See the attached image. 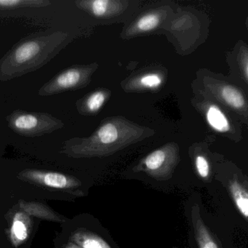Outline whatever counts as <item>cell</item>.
Instances as JSON below:
<instances>
[{
	"label": "cell",
	"mask_w": 248,
	"mask_h": 248,
	"mask_svg": "<svg viewBox=\"0 0 248 248\" xmlns=\"http://www.w3.org/2000/svg\"><path fill=\"white\" fill-rule=\"evenodd\" d=\"M65 237L81 248H119L100 221L88 214H79L68 219Z\"/></svg>",
	"instance_id": "cell-1"
},
{
	"label": "cell",
	"mask_w": 248,
	"mask_h": 248,
	"mask_svg": "<svg viewBox=\"0 0 248 248\" xmlns=\"http://www.w3.org/2000/svg\"><path fill=\"white\" fill-rule=\"evenodd\" d=\"M20 178L46 189L61 192L68 199L87 196L93 181H85L77 176L60 172L27 170L22 172Z\"/></svg>",
	"instance_id": "cell-2"
},
{
	"label": "cell",
	"mask_w": 248,
	"mask_h": 248,
	"mask_svg": "<svg viewBox=\"0 0 248 248\" xmlns=\"http://www.w3.org/2000/svg\"><path fill=\"white\" fill-rule=\"evenodd\" d=\"M176 160L163 149H157L147 156L134 173H142L144 182L158 189H169L173 186L171 179Z\"/></svg>",
	"instance_id": "cell-3"
},
{
	"label": "cell",
	"mask_w": 248,
	"mask_h": 248,
	"mask_svg": "<svg viewBox=\"0 0 248 248\" xmlns=\"http://www.w3.org/2000/svg\"><path fill=\"white\" fill-rule=\"evenodd\" d=\"M189 218L198 248H221L217 237L204 221L198 204L191 206Z\"/></svg>",
	"instance_id": "cell-4"
},
{
	"label": "cell",
	"mask_w": 248,
	"mask_h": 248,
	"mask_svg": "<svg viewBox=\"0 0 248 248\" xmlns=\"http://www.w3.org/2000/svg\"><path fill=\"white\" fill-rule=\"evenodd\" d=\"M31 226V222L26 213L15 214L10 229V240L15 247H19L26 241L30 234Z\"/></svg>",
	"instance_id": "cell-5"
},
{
	"label": "cell",
	"mask_w": 248,
	"mask_h": 248,
	"mask_svg": "<svg viewBox=\"0 0 248 248\" xmlns=\"http://www.w3.org/2000/svg\"><path fill=\"white\" fill-rule=\"evenodd\" d=\"M228 190L239 212L248 221V185L234 178L229 182Z\"/></svg>",
	"instance_id": "cell-6"
},
{
	"label": "cell",
	"mask_w": 248,
	"mask_h": 248,
	"mask_svg": "<svg viewBox=\"0 0 248 248\" xmlns=\"http://www.w3.org/2000/svg\"><path fill=\"white\" fill-rule=\"evenodd\" d=\"M21 208H23L25 211L35 216L39 217L42 219L48 220V221H55V222L63 224L67 218L62 216L60 214H57L55 211H52L50 208H48L46 205L40 203H26L21 202Z\"/></svg>",
	"instance_id": "cell-7"
},
{
	"label": "cell",
	"mask_w": 248,
	"mask_h": 248,
	"mask_svg": "<svg viewBox=\"0 0 248 248\" xmlns=\"http://www.w3.org/2000/svg\"><path fill=\"white\" fill-rule=\"evenodd\" d=\"M207 120L209 125L218 132H225L230 130L228 119L217 106H210L207 112Z\"/></svg>",
	"instance_id": "cell-8"
},
{
	"label": "cell",
	"mask_w": 248,
	"mask_h": 248,
	"mask_svg": "<svg viewBox=\"0 0 248 248\" xmlns=\"http://www.w3.org/2000/svg\"><path fill=\"white\" fill-rule=\"evenodd\" d=\"M40 50V46L36 42H27L20 45L15 52L14 58L18 64H24L36 56Z\"/></svg>",
	"instance_id": "cell-9"
},
{
	"label": "cell",
	"mask_w": 248,
	"mask_h": 248,
	"mask_svg": "<svg viewBox=\"0 0 248 248\" xmlns=\"http://www.w3.org/2000/svg\"><path fill=\"white\" fill-rule=\"evenodd\" d=\"M221 96L224 101L234 109H242L246 104L243 94L232 86H224L221 89Z\"/></svg>",
	"instance_id": "cell-10"
},
{
	"label": "cell",
	"mask_w": 248,
	"mask_h": 248,
	"mask_svg": "<svg viewBox=\"0 0 248 248\" xmlns=\"http://www.w3.org/2000/svg\"><path fill=\"white\" fill-rule=\"evenodd\" d=\"M100 142L103 144H110L116 142L119 138L117 128L113 124L108 123L103 125L98 131Z\"/></svg>",
	"instance_id": "cell-11"
},
{
	"label": "cell",
	"mask_w": 248,
	"mask_h": 248,
	"mask_svg": "<svg viewBox=\"0 0 248 248\" xmlns=\"http://www.w3.org/2000/svg\"><path fill=\"white\" fill-rule=\"evenodd\" d=\"M80 77L79 71L74 69L69 70L58 77L57 84L62 88L73 87L78 83Z\"/></svg>",
	"instance_id": "cell-12"
},
{
	"label": "cell",
	"mask_w": 248,
	"mask_h": 248,
	"mask_svg": "<svg viewBox=\"0 0 248 248\" xmlns=\"http://www.w3.org/2000/svg\"><path fill=\"white\" fill-rule=\"evenodd\" d=\"M13 124L20 131H30L37 126L38 119L31 115H20L15 119Z\"/></svg>",
	"instance_id": "cell-13"
},
{
	"label": "cell",
	"mask_w": 248,
	"mask_h": 248,
	"mask_svg": "<svg viewBox=\"0 0 248 248\" xmlns=\"http://www.w3.org/2000/svg\"><path fill=\"white\" fill-rule=\"evenodd\" d=\"M195 167L198 177L207 182L211 174L210 165L207 159L202 155L197 156L195 160Z\"/></svg>",
	"instance_id": "cell-14"
},
{
	"label": "cell",
	"mask_w": 248,
	"mask_h": 248,
	"mask_svg": "<svg viewBox=\"0 0 248 248\" xmlns=\"http://www.w3.org/2000/svg\"><path fill=\"white\" fill-rule=\"evenodd\" d=\"M159 17L157 15L150 14L140 19L137 23V27L143 32L152 30L158 25Z\"/></svg>",
	"instance_id": "cell-15"
},
{
	"label": "cell",
	"mask_w": 248,
	"mask_h": 248,
	"mask_svg": "<svg viewBox=\"0 0 248 248\" xmlns=\"http://www.w3.org/2000/svg\"><path fill=\"white\" fill-rule=\"evenodd\" d=\"M106 100V96L101 92H97L90 96L87 100V106L92 112H96L99 110L104 103Z\"/></svg>",
	"instance_id": "cell-16"
},
{
	"label": "cell",
	"mask_w": 248,
	"mask_h": 248,
	"mask_svg": "<svg viewBox=\"0 0 248 248\" xmlns=\"http://www.w3.org/2000/svg\"><path fill=\"white\" fill-rule=\"evenodd\" d=\"M161 78L157 74H148L141 79V84L149 88L158 87L161 84Z\"/></svg>",
	"instance_id": "cell-17"
},
{
	"label": "cell",
	"mask_w": 248,
	"mask_h": 248,
	"mask_svg": "<svg viewBox=\"0 0 248 248\" xmlns=\"http://www.w3.org/2000/svg\"><path fill=\"white\" fill-rule=\"evenodd\" d=\"M110 1L108 0H96L92 4V10L96 16H103L107 12Z\"/></svg>",
	"instance_id": "cell-18"
},
{
	"label": "cell",
	"mask_w": 248,
	"mask_h": 248,
	"mask_svg": "<svg viewBox=\"0 0 248 248\" xmlns=\"http://www.w3.org/2000/svg\"><path fill=\"white\" fill-rule=\"evenodd\" d=\"M28 1L20 0H0V7H14L21 4H26Z\"/></svg>",
	"instance_id": "cell-19"
},
{
	"label": "cell",
	"mask_w": 248,
	"mask_h": 248,
	"mask_svg": "<svg viewBox=\"0 0 248 248\" xmlns=\"http://www.w3.org/2000/svg\"><path fill=\"white\" fill-rule=\"evenodd\" d=\"M242 64L244 69L245 75L248 81V52H244L242 53Z\"/></svg>",
	"instance_id": "cell-20"
},
{
	"label": "cell",
	"mask_w": 248,
	"mask_h": 248,
	"mask_svg": "<svg viewBox=\"0 0 248 248\" xmlns=\"http://www.w3.org/2000/svg\"><path fill=\"white\" fill-rule=\"evenodd\" d=\"M65 240L62 241V244H61V248H81L71 240H68L67 237H65Z\"/></svg>",
	"instance_id": "cell-21"
}]
</instances>
